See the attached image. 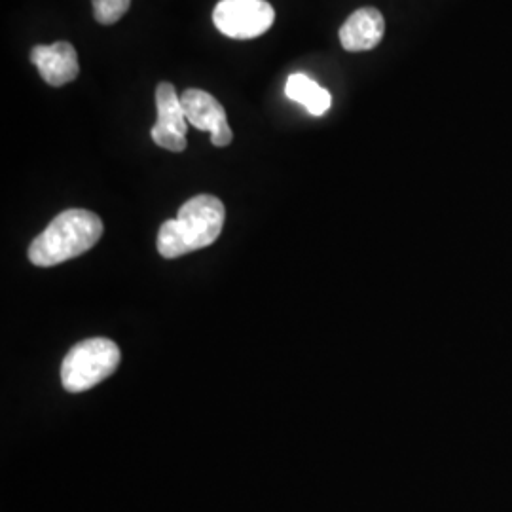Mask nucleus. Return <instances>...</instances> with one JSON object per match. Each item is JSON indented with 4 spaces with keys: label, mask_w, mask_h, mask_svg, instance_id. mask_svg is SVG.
<instances>
[{
    "label": "nucleus",
    "mask_w": 512,
    "mask_h": 512,
    "mask_svg": "<svg viewBox=\"0 0 512 512\" xmlns=\"http://www.w3.org/2000/svg\"><path fill=\"white\" fill-rule=\"evenodd\" d=\"M93 16L101 25H114L124 18L131 0H92Z\"/></svg>",
    "instance_id": "9d476101"
},
{
    "label": "nucleus",
    "mask_w": 512,
    "mask_h": 512,
    "mask_svg": "<svg viewBox=\"0 0 512 512\" xmlns=\"http://www.w3.org/2000/svg\"><path fill=\"white\" fill-rule=\"evenodd\" d=\"M385 33L384 16L376 8H361L349 16L340 29L342 48L348 52L374 50Z\"/></svg>",
    "instance_id": "6e6552de"
},
{
    "label": "nucleus",
    "mask_w": 512,
    "mask_h": 512,
    "mask_svg": "<svg viewBox=\"0 0 512 512\" xmlns=\"http://www.w3.org/2000/svg\"><path fill=\"white\" fill-rule=\"evenodd\" d=\"M103 236V222L86 209H69L55 217L29 247L35 266H57L84 255Z\"/></svg>",
    "instance_id": "f03ea898"
},
{
    "label": "nucleus",
    "mask_w": 512,
    "mask_h": 512,
    "mask_svg": "<svg viewBox=\"0 0 512 512\" xmlns=\"http://www.w3.org/2000/svg\"><path fill=\"white\" fill-rule=\"evenodd\" d=\"M31 63L38 69L46 84L59 88L76 80L80 73L78 54L73 44L55 42L52 46H35L31 50Z\"/></svg>",
    "instance_id": "0eeeda50"
},
{
    "label": "nucleus",
    "mask_w": 512,
    "mask_h": 512,
    "mask_svg": "<svg viewBox=\"0 0 512 512\" xmlns=\"http://www.w3.org/2000/svg\"><path fill=\"white\" fill-rule=\"evenodd\" d=\"M226 219L224 203L202 194L184 203L177 219L165 220L158 232V253L164 258H179L213 245Z\"/></svg>",
    "instance_id": "f257e3e1"
},
{
    "label": "nucleus",
    "mask_w": 512,
    "mask_h": 512,
    "mask_svg": "<svg viewBox=\"0 0 512 512\" xmlns=\"http://www.w3.org/2000/svg\"><path fill=\"white\" fill-rule=\"evenodd\" d=\"M274 21V6L266 0H220L213 10L215 27L236 40L260 37Z\"/></svg>",
    "instance_id": "20e7f679"
},
{
    "label": "nucleus",
    "mask_w": 512,
    "mask_h": 512,
    "mask_svg": "<svg viewBox=\"0 0 512 512\" xmlns=\"http://www.w3.org/2000/svg\"><path fill=\"white\" fill-rule=\"evenodd\" d=\"M184 114L190 126L211 133V143L215 147H228L234 139L228 126L226 110L211 93L203 90H186L181 95Z\"/></svg>",
    "instance_id": "423d86ee"
},
{
    "label": "nucleus",
    "mask_w": 512,
    "mask_h": 512,
    "mask_svg": "<svg viewBox=\"0 0 512 512\" xmlns=\"http://www.w3.org/2000/svg\"><path fill=\"white\" fill-rule=\"evenodd\" d=\"M285 95L294 103H300L313 116H323L332 103L330 93L302 73L291 74L287 78Z\"/></svg>",
    "instance_id": "1a4fd4ad"
},
{
    "label": "nucleus",
    "mask_w": 512,
    "mask_h": 512,
    "mask_svg": "<svg viewBox=\"0 0 512 512\" xmlns=\"http://www.w3.org/2000/svg\"><path fill=\"white\" fill-rule=\"evenodd\" d=\"M120 365V348L109 338H90L76 344L63 359L61 382L69 393L88 391Z\"/></svg>",
    "instance_id": "7ed1b4c3"
},
{
    "label": "nucleus",
    "mask_w": 512,
    "mask_h": 512,
    "mask_svg": "<svg viewBox=\"0 0 512 512\" xmlns=\"http://www.w3.org/2000/svg\"><path fill=\"white\" fill-rule=\"evenodd\" d=\"M156 109H158V120H156L154 128L150 129L152 141L165 150L183 152L186 148L188 120L184 114L181 97L175 92L173 84H169V82L158 84Z\"/></svg>",
    "instance_id": "39448f33"
}]
</instances>
